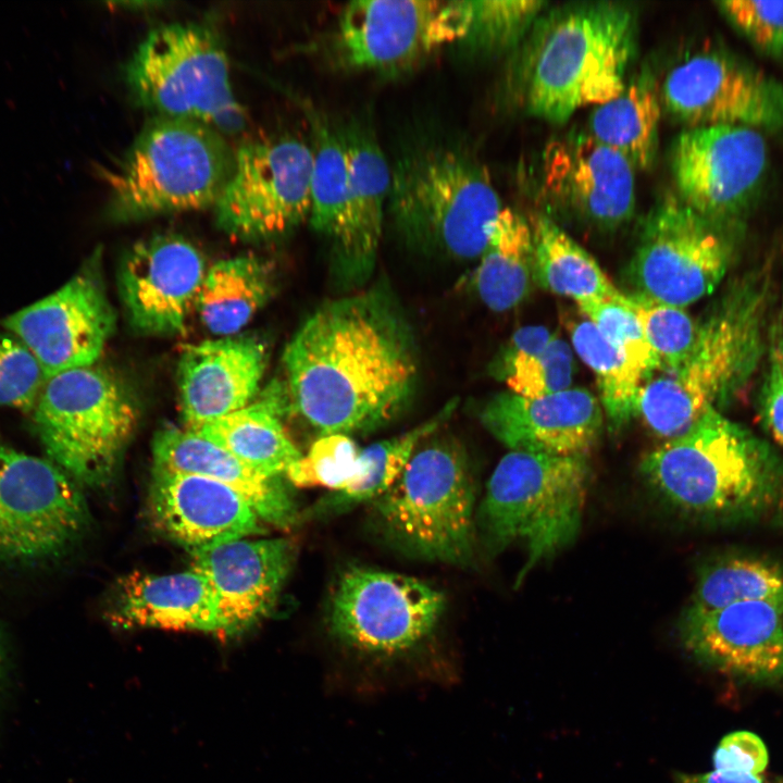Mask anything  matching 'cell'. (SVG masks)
<instances>
[{
  "label": "cell",
  "instance_id": "obj_1",
  "mask_svg": "<svg viewBox=\"0 0 783 783\" xmlns=\"http://www.w3.org/2000/svg\"><path fill=\"white\" fill-rule=\"evenodd\" d=\"M294 409L321 435L369 433L396 418L418 380V350L400 306L383 287L322 303L287 343Z\"/></svg>",
  "mask_w": 783,
  "mask_h": 783
},
{
  "label": "cell",
  "instance_id": "obj_2",
  "mask_svg": "<svg viewBox=\"0 0 783 783\" xmlns=\"http://www.w3.org/2000/svg\"><path fill=\"white\" fill-rule=\"evenodd\" d=\"M639 471L664 502L703 524L742 526L783 513V457L719 410L646 453Z\"/></svg>",
  "mask_w": 783,
  "mask_h": 783
},
{
  "label": "cell",
  "instance_id": "obj_3",
  "mask_svg": "<svg viewBox=\"0 0 783 783\" xmlns=\"http://www.w3.org/2000/svg\"><path fill=\"white\" fill-rule=\"evenodd\" d=\"M540 17L509 77V88L531 114L563 123L621 94L636 47L633 8L581 2Z\"/></svg>",
  "mask_w": 783,
  "mask_h": 783
},
{
  "label": "cell",
  "instance_id": "obj_4",
  "mask_svg": "<svg viewBox=\"0 0 783 783\" xmlns=\"http://www.w3.org/2000/svg\"><path fill=\"white\" fill-rule=\"evenodd\" d=\"M768 299L766 270L739 277L700 321L687 358L643 381L636 417L655 435L666 442L685 435L744 389L763 355Z\"/></svg>",
  "mask_w": 783,
  "mask_h": 783
},
{
  "label": "cell",
  "instance_id": "obj_5",
  "mask_svg": "<svg viewBox=\"0 0 783 783\" xmlns=\"http://www.w3.org/2000/svg\"><path fill=\"white\" fill-rule=\"evenodd\" d=\"M386 209L409 247L462 261L481 257L502 210L485 165L443 139L418 142L396 160Z\"/></svg>",
  "mask_w": 783,
  "mask_h": 783
},
{
  "label": "cell",
  "instance_id": "obj_6",
  "mask_svg": "<svg viewBox=\"0 0 783 783\" xmlns=\"http://www.w3.org/2000/svg\"><path fill=\"white\" fill-rule=\"evenodd\" d=\"M235 152L216 129L189 120L154 116L100 174L107 214L130 222L213 207Z\"/></svg>",
  "mask_w": 783,
  "mask_h": 783
},
{
  "label": "cell",
  "instance_id": "obj_7",
  "mask_svg": "<svg viewBox=\"0 0 783 783\" xmlns=\"http://www.w3.org/2000/svg\"><path fill=\"white\" fill-rule=\"evenodd\" d=\"M589 478L585 456L509 451L500 459L475 513L476 538L490 555L524 547L517 585L575 538Z\"/></svg>",
  "mask_w": 783,
  "mask_h": 783
},
{
  "label": "cell",
  "instance_id": "obj_8",
  "mask_svg": "<svg viewBox=\"0 0 783 783\" xmlns=\"http://www.w3.org/2000/svg\"><path fill=\"white\" fill-rule=\"evenodd\" d=\"M371 505L384 536L403 554L458 567L472 563L475 487L467 455L452 439L417 448L397 481Z\"/></svg>",
  "mask_w": 783,
  "mask_h": 783
},
{
  "label": "cell",
  "instance_id": "obj_9",
  "mask_svg": "<svg viewBox=\"0 0 783 783\" xmlns=\"http://www.w3.org/2000/svg\"><path fill=\"white\" fill-rule=\"evenodd\" d=\"M123 75L136 103L157 116L189 120L227 134L245 127L246 112L232 89L226 51L208 25L172 22L152 28Z\"/></svg>",
  "mask_w": 783,
  "mask_h": 783
},
{
  "label": "cell",
  "instance_id": "obj_10",
  "mask_svg": "<svg viewBox=\"0 0 783 783\" xmlns=\"http://www.w3.org/2000/svg\"><path fill=\"white\" fill-rule=\"evenodd\" d=\"M29 413L47 458L89 487L112 480L138 421L128 388L96 363L48 377Z\"/></svg>",
  "mask_w": 783,
  "mask_h": 783
},
{
  "label": "cell",
  "instance_id": "obj_11",
  "mask_svg": "<svg viewBox=\"0 0 783 783\" xmlns=\"http://www.w3.org/2000/svg\"><path fill=\"white\" fill-rule=\"evenodd\" d=\"M471 1L355 0L321 37L319 51L345 72L400 74L468 34Z\"/></svg>",
  "mask_w": 783,
  "mask_h": 783
},
{
  "label": "cell",
  "instance_id": "obj_12",
  "mask_svg": "<svg viewBox=\"0 0 783 783\" xmlns=\"http://www.w3.org/2000/svg\"><path fill=\"white\" fill-rule=\"evenodd\" d=\"M446 604L428 583L365 567L345 570L332 594L328 629L359 654L393 658L408 654L433 633Z\"/></svg>",
  "mask_w": 783,
  "mask_h": 783
},
{
  "label": "cell",
  "instance_id": "obj_13",
  "mask_svg": "<svg viewBox=\"0 0 783 783\" xmlns=\"http://www.w3.org/2000/svg\"><path fill=\"white\" fill-rule=\"evenodd\" d=\"M312 149L285 134L243 144L214 203L217 226L243 240H269L309 219Z\"/></svg>",
  "mask_w": 783,
  "mask_h": 783
},
{
  "label": "cell",
  "instance_id": "obj_14",
  "mask_svg": "<svg viewBox=\"0 0 783 783\" xmlns=\"http://www.w3.org/2000/svg\"><path fill=\"white\" fill-rule=\"evenodd\" d=\"M726 229L669 195L648 214L627 277L633 295L685 308L710 295L733 257Z\"/></svg>",
  "mask_w": 783,
  "mask_h": 783
},
{
  "label": "cell",
  "instance_id": "obj_15",
  "mask_svg": "<svg viewBox=\"0 0 783 783\" xmlns=\"http://www.w3.org/2000/svg\"><path fill=\"white\" fill-rule=\"evenodd\" d=\"M79 484L48 458L27 455L0 437V558L59 555L86 530Z\"/></svg>",
  "mask_w": 783,
  "mask_h": 783
},
{
  "label": "cell",
  "instance_id": "obj_16",
  "mask_svg": "<svg viewBox=\"0 0 783 783\" xmlns=\"http://www.w3.org/2000/svg\"><path fill=\"white\" fill-rule=\"evenodd\" d=\"M768 165L769 149L762 133L741 125L686 128L671 150L678 197L724 229L748 213Z\"/></svg>",
  "mask_w": 783,
  "mask_h": 783
},
{
  "label": "cell",
  "instance_id": "obj_17",
  "mask_svg": "<svg viewBox=\"0 0 783 783\" xmlns=\"http://www.w3.org/2000/svg\"><path fill=\"white\" fill-rule=\"evenodd\" d=\"M660 97L687 128L783 129V83L724 51L701 50L678 62L666 75Z\"/></svg>",
  "mask_w": 783,
  "mask_h": 783
},
{
  "label": "cell",
  "instance_id": "obj_18",
  "mask_svg": "<svg viewBox=\"0 0 783 783\" xmlns=\"http://www.w3.org/2000/svg\"><path fill=\"white\" fill-rule=\"evenodd\" d=\"M114 325L98 251L62 287L2 321L36 357L47 378L95 364Z\"/></svg>",
  "mask_w": 783,
  "mask_h": 783
},
{
  "label": "cell",
  "instance_id": "obj_19",
  "mask_svg": "<svg viewBox=\"0 0 783 783\" xmlns=\"http://www.w3.org/2000/svg\"><path fill=\"white\" fill-rule=\"evenodd\" d=\"M540 164L543 192L559 211L604 231L616 229L632 217L635 169L589 133L550 139Z\"/></svg>",
  "mask_w": 783,
  "mask_h": 783
},
{
  "label": "cell",
  "instance_id": "obj_20",
  "mask_svg": "<svg viewBox=\"0 0 783 783\" xmlns=\"http://www.w3.org/2000/svg\"><path fill=\"white\" fill-rule=\"evenodd\" d=\"M207 270L202 253L182 236L160 234L135 244L120 274L132 324L147 334L181 332L196 307Z\"/></svg>",
  "mask_w": 783,
  "mask_h": 783
},
{
  "label": "cell",
  "instance_id": "obj_21",
  "mask_svg": "<svg viewBox=\"0 0 783 783\" xmlns=\"http://www.w3.org/2000/svg\"><path fill=\"white\" fill-rule=\"evenodd\" d=\"M685 648L703 663L739 680L783 682V612L761 601L722 609L686 608L680 619Z\"/></svg>",
  "mask_w": 783,
  "mask_h": 783
},
{
  "label": "cell",
  "instance_id": "obj_22",
  "mask_svg": "<svg viewBox=\"0 0 783 783\" xmlns=\"http://www.w3.org/2000/svg\"><path fill=\"white\" fill-rule=\"evenodd\" d=\"M191 569L215 597L219 634H240L276 607L295 559L287 538H237L192 552Z\"/></svg>",
  "mask_w": 783,
  "mask_h": 783
},
{
  "label": "cell",
  "instance_id": "obj_23",
  "mask_svg": "<svg viewBox=\"0 0 783 783\" xmlns=\"http://www.w3.org/2000/svg\"><path fill=\"white\" fill-rule=\"evenodd\" d=\"M602 413L592 393L574 387L540 398L496 394L480 420L510 451L585 456L600 435Z\"/></svg>",
  "mask_w": 783,
  "mask_h": 783
},
{
  "label": "cell",
  "instance_id": "obj_24",
  "mask_svg": "<svg viewBox=\"0 0 783 783\" xmlns=\"http://www.w3.org/2000/svg\"><path fill=\"white\" fill-rule=\"evenodd\" d=\"M148 511L154 527L190 554L264 531L235 490L198 474L152 468Z\"/></svg>",
  "mask_w": 783,
  "mask_h": 783
},
{
  "label": "cell",
  "instance_id": "obj_25",
  "mask_svg": "<svg viewBox=\"0 0 783 783\" xmlns=\"http://www.w3.org/2000/svg\"><path fill=\"white\" fill-rule=\"evenodd\" d=\"M266 348L253 337L229 336L184 348L177 370L181 410L187 428L248 406L259 390Z\"/></svg>",
  "mask_w": 783,
  "mask_h": 783
},
{
  "label": "cell",
  "instance_id": "obj_26",
  "mask_svg": "<svg viewBox=\"0 0 783 783\" xmlns=\"http://www.w3.org/2000/svg\"><path fill=\"white\" fill-rule=\"evenodd\" d=\"M337 127L349 163L350 194L345 239L332 266L343 284L359 286L375 268L391 167L371 125L352 119Z\"/></svg>",
  "mask_w": 783,
  "mask_h": 783
},
{
  "label": "cell",
  "instance_id": "obj_27",
  "mask_svg": "<svg viewBox=\"0 0 783 783\" xmlns=\"http://www.w3.org/2000/svg\"><path fill=\"white\" fill-rule=\"evenodd\" d=\"M153 469L215 480L243 497L261 521L287 530L299 520L297 505L282 480L248 467L196 431L165 426L152 442Z\"/></svg>",
  "mask_w": 783,
  "mask_h": 783
},
{
  "label": "cell",
  "instance_id": "obj_28",
  "mask_svg": "<svg viewBox=\"0 0 783 783\" xmlns=\"http://www.w3.org/2000/svg\"><path fill=\"white\" fill-rule=\"evenodd\" d=\"M107 618L122 629L156 627L219 634L214 594L208 580L188 569L170 574L132 572L116 585Z\"/></svg>",
  "mask_w": 783,
  "mask_h": 783
},
{
  "label": "cell",
  "instance_id": "obj_29",
  "mask_svg": "<svg viewBox=\"0 0 783 783\" xmlns=\"http://www.w3.org/2000/svg\"><path fill=\"white\" fill-rule=\"evenodd\" d=\"M271 386L258 401L196 430L238 460L268 476H283L302 453L287 435L282 417L287 390ZM194 431V430H192Z\"/></svg>",
  "mask_w": 783,
  "mask_h": 783
},
{
  "label": "cell",
  "instance_id": "obj_30",
  "mask_svg": "<svg viewBox=\"0 0 783 783\" xmlns=\"http://www.w3.org/2000/svg\"><path fill=\"white\" fill-rule=\"evenodd\" d=\"M661 103L654 73L643 69L626 80L620 95L593 110L589 134L634 169H648L657 154Z\"/></svg>",
  "mask_w": 783,
  "mask_h": 783
},
{
  "label": "cell",
  "instance_id": "obj_31",
  "mask_svg": "<svg viewBox=\"0 0 783 783\" xmlns=\"http://www.w3.org/2000/svg\"><path fill=\"white\" fill-rule=\"evenodd\" d=\"M529 223L533 238V276L540 287L569 297L576 304L589 300L623 301L625 294L611 283L597 261L557 223L534 213Z\"/></svg>",
  "mask_w": 783,
  "mask_h": 783
},
{
  "label": "cell",
  "instance_id": "obj_32",
  "mask_svg": "<svg viewBox=\"0 0 783 783\" xmlns=\"http://www.w3.org/2000/svg\"><path fill=\"white\" fill-rule=\"evenodd\" d=\"M533 254L529 220L504 208L473 275V287L487 308L505 312L527 297L534 282Z\"/></svg>",
  "mask_w": 783,
  "mask_h": 783
},
{
  "label": "cell",
  "instance_id": "obj_33",
  "mask_svg": "<svg viewBox=\"0 0 783 783\" xmlns=\"http://www.w3.org/2000/svg\"><path fill=\"white\" fill-rule=\"evenodd\" d=\"M272 289L270 269L261 259L220 260L207 270L195 310L212 334L234 336L266 303Z\"/></svg>",
  "mask_w": 783,
  "mask_h": 783
},
{
  "label": "cell",
  "instance_id": "obj_34",
  "mask_svg": "<svg viewBox=\"0 0 783 783\" xmlns=\"http://www.w3.org/2000/svg\"><path fill=\"white\" fill-rule=\"evenodd\" d=\"M457 406L458 400L451 399L431 419L410 431L361 449L357 475L341 489L320 498L309 509L308 515L328 518L341 514L382 496L400 476L418 445L447 422Z\"/></svg>",
  "mask_w": 783,
  "mask_h": 783
},
{
  "label": "cell",
  "instance_id": "obj_35",
  "mask_svg": "<svg viewBox=\"0 0 783 783\" xmlns=\"http://www.w3.org/2000/svg\"><path fill=\"white\" fill-rule=\"evenodd\" d=\"M311 130L312 174L309 223L330 246L331 260L340 250L349 209V163L338 127L318 109L304 111Z\"/></svg>",
  "mask_w": 783,
  "mask_h": 783
},
{
  "label": "cell",
  "instance_id": "obj_36",
  "mask_svg": "<svg viewBox=\"0 0 783 783\" xmlns=\"http://www.w3.org/2000/svg\"><path fill=\"white\" fill-rule=\"evenodd\" d=\"M748 601H761L783 612V568L750 555H728L699 572L688 608L712 611Z\"/></svg>",
  "mask_w": 783,
  "mask_h": 783
},
{
  "label": "cell",
  "instance_id": "obj_37",
  "mask_svg": "<svg viewBox=\"0 0 783 783\" xmlns=\"http://www.w3.org/2000/svg\"><path fill=\"white\" fill-rule=\"evenodd\" d=\"M567 327L577 356L595 374L601 408L610 428L620 431L636 418L642 374L587 318L568 319Z\"/></svg>",
  "mask_w": 783,
  "mask_h": 783
},
{
  "label": "cell",
  "instance_id": "obj_38",
  "mask_svg": "<svg viewBox=\"0 0 783 783\" xmlns=\"http://www.w3.org/2000/svg\"><path fill=\"white\" fill-rule=\"evenodd\" d=\"M471 4L468 34L457 44L467 57L495 54L518 44L546 3L534 0H476Z\"/></svg>",
  "mask_w": 783,
  "mask_h": 783
},
{
  "label": "cell",
  "instance_id": "obj_39",
  "mask_svg": "<svg viewBox=\"0 0 783 783\" xmlns=\"http://www.w3.org/2000/svg\"><path fill=\"white\" fill-rule=\"evenodd\" d=\"M575 362L571 347L556 333L538 352L520 356L494 368L510 391L540 398L571 388Z\"/></svg>",
  "mask_w": 783,
  "mask_h": 783
},
{
  "label": "cell",
  "instance_id": "obj_40",
  "mask_svg": "<svg viewBox=\"0 0 783 783\" xmlns=\"http://www.w3.org/2000/svg\"><path fill=\"white\" fill-rule=\"evenodd\" d=\"M627 306L638 319L658 359L657 371L676 369L691 353L700 322L695 321L684 308L656 302L633 294L627 295Z\"/></svg>",
  "mask_w": 783,
  "mask_h": 783
},
{
  "label": "cell",
  "instance_id": "obj_41",
  "mask_svg": "<svg viewBox=\"0 0 783 783\" xmlns=\"http://www.w3.org/2000/svg\"><path fill=\"white\" fill-rule=\"evenodd\" d=\"M361 448L348 435H321L293 462L285 476L297 487L341 489L358 473Z\"/></svg>",
  "mask_w": 783,
  "mask_h": 783
},
{
  "label": "cell",
  "instance_id": "obj_42",
  "mask_svg": "<svg viewBox=\"0 0 783 783\" xmlns=\"http://www.w3.org/2000/svg\"><path fill=\"white\" fill-rule=\"evenodd\" d=\"M577 307L605 339L642 374L643 381L658 370V359L638 319L627 306V295L623 301L589 300L577 303Z\"/></svg>",
  "mask_w": 783,
  "mask_h": 783
},
{
  "label": "cell",
  "instance_id": "obj_43",
  "mask_svg": "<svg viewBox=\"0 0 783 783\" xmlns=\"http://www.w3.org/2000/svg\"><path fill=\"white\" fill-rule=\"evenodd\" d=\"M46 381L32 351L12 333L0 332V406L29 413Z\"/></svg>",
  "mask_w": 783,
  "mask_h": 783
},
{
  "label": "cell",
  "instance_id": "obj_44",
  "mask_svg": "<svg viewBox=\"0 0 783 783\" xmlns=\"http://www.w3.org/2000/svg\"><path fill=\"white\" fill-rule=\"evenodd\" d=\"M716 4L759 52L783 63V1L728 0Z\"/></svg>",
  "mask_w": 783,
  "mask_h": 783
},
{
  "label": "cell",
  "instance_id": "obj_45",
  "mask_svg": "<svg viewBox=\"0 0 783 783\" xmlns=\"http://www.w3.org/2000/svg\"><path fill=\"white\" fill-rule=\"evenodd\" d=\"M768 759V750L756 734L736 731L721 739L713 755V765L716 770L758 774L766 769Z\"/></svg>",
  "mask_w": 783,
  "mask_h": 783
},
{
  "label": "cell",
  "instance_id": "obj_46",
  "mask_svg": "<svg viewBox=\"0 0 783 783\" xmlns=\"http://www.w3.org/2000/svg\"><path fill=\"white\" fill-rule=\"evenodd\" d=\"M759 410L767 431L783 446V371L778 350L772 352L760 390Z\"/></svg>",
  "mask_w": 783,
  "mask_h": 783
},
{
  "label": "cell",
  "instance_id": "obj_47",
  "mask_svg": "<svg viewBox=\"0 0 783 783\" xmlns=\"http://www.w3.org/2000/svg\"><path fill=\"white\" fill-rule=\"evenodd\" d=\"M555 333L542 325H527L517 330L493 366L501 365L513 358L540 351Z\"/></svg>",
  "mask_w": 783,
  "mask_h": 783
},
{
  "label": "cell",
  "instance_id": "obj_48",
  "mask_svg": "<svg viewBox=\"0 0 783 783\" xmlns=\"http://www.w3.org/2000/svg\"><path fill=\"white\" fill-rule=\"evenodd\" d=\"M676 783H765L758 774L732 771L713 770L703 774H680ZM783 783V782H782Z\"/></svg>",
  "mask_w": 783,
  "mask_h": 783
},
{
  "label": "cell",
  "instance_id": "obj_49",
  "mask_svg": "<svg viewBox=\"0 0 783 783\" xmlns=\"http://www.w3.org/2000/svg\"><path fill=\"white\" fill-rule=\"evenodd\" d=\"M119 5L123 9L127 10H147L151 7H158L160 4H164L160 1H123V2H112V5Z\"/></svg>",
  "mask_w": 783,
  "mask_h": 783
},
{
  "label": "cell",
  "instance_id": "obj_50",
  "mask_svg": "<svg viewBox=\"0 0 783 783\" xmlns=\"http://www.w3.org/2000/svg\"><path fill=\"white\" fill-rule=\"evenodd\" d=\"M3 666H4V648H3V643H2V636L0 633V679L2 676Z\"/></svg>",
  "mask_w": 783,
  "mask_h": 783
},
{
  "label": "cell",
  "instance_id": "obj_51",
  "mask_svg": "<svg viewBox=\"0 0 783 783\" xmlns=\"http://www.w3.org/2000/svg\"><path fill=\"white\" fill-rule=\"evenodd\" d=\"M778 355H779L781 368H782V371H783V343H782L781 349L778 350Z\"/></svg>",
  "mask_w": 783,
  "mask_h": 783
}]
</instances>
